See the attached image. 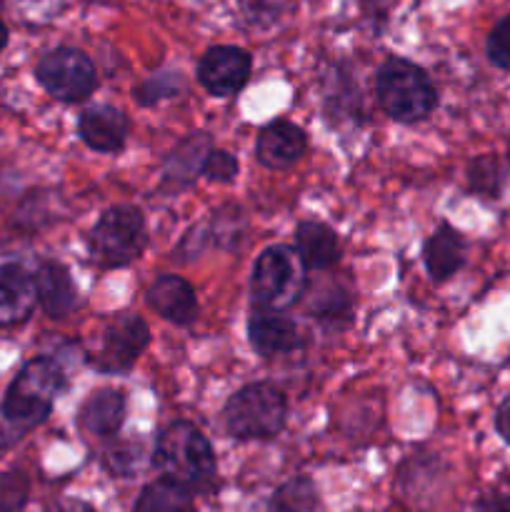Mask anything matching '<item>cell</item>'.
Segmentation results:
<instances>
[{
    "label": "cell",
    "mask_w": 510,
    "mask_h": 512,
    "mask_svg": "<svg viewBox=\"0 0 510 512\" xmlns=\"http://www.w3.org/2000/svg\"><path fill=\"white\" fill-rule=\"evenodd\" d=\"M65 388V373L55 358H33L20 368L0 405V448H10L25 433L45 423L55 398Z\"/></svg>",
    "instance_id": "1"
},
{
    "label": "cell",
    "mask_w": 510,
    "mask_h": 512,
    "mask_svg": "<svg viewBox=\"0 0 510 512\" xmlns=\"http://www.w3.org/2000/svg\"><path fill=\"white\" fill-rule=\"evenodd\" d=\"M153 465L163 478L188 490L205 488L215 478V455L208 438L190 423H170L160 430Z\"/></svg>",
    "instance_id": "2"
},
{
    "label": "cell",
    "mask_w": 510,
    "mask_h": 512,
    "mask_svg": "<svg viewBox=\"0 0 510 512\" xmlns=\"http://www.w3.org/2000/svg\"><path fill=\"white\" fill-rule=\"evenodd\" d=\"M375 95L380 108L395 123H420L438 105L433 80L420 65L405 58L385 60L375 75Z\"/></svg>",
    "instance_id": "3"
},
{
    "label": "cell",
    "mask_w": 510,
    "mask_h": 512,
    "mask_svg": "<svg viewBox=\"0 0 510 512\" xmlns=\"http://www.w3.org/2000/svg\"><path fill=\"white\" fill-rule=\"evenodd\" d=\"M288 418V400L273 383H250L230 395L223 410V423L238 440H270L283 430Z\"/></svg>",
    "instance_id": "4"
},
{
    "label": "cell",
    "mask_w": 510,
    "mask_h": 512,
    "mask_svg": "<svg viewBox=\"0 0 510 512\" xmlns=\"http://www.w3.org/2000/svg\"><path fill=\"white\" fill-rule=\"evenodd\" d=\"M305 288V265L298 250L288 245H270L258 255L253 265V290L255 308L288 310L303 295Z\"/></svg>",
    "instance_id": "5"
},
{
    "label": "cell",
    "mask_w": 510,
    "mask_h": 512,
    "mask_svg": "<svg viewBox=\"0 0 510 512\" xmlns=\"http://www.w3.org/2000/svg\"><path fill=\"white\" fill-rule=\"evenodd\" d=\"M90 255L103 268H123L140 258L148 245L145 218L135 205H115L98 218L90 230Z\"/></svg>",
    "instance_id": "6"
},
{
    "label": "cell",
    "mask_w": 510,
    "mask_h": 512,
    "mask_svg": "<svg viewBox=\"0 0 510 512\" xmlns=\"http://www.w3.org/2000/svg\"><path fill=\"white\" fill-rule=\"evenodd\" d=\"M35 78L40 88L60 103H80L93 95L98 85L93 60L78 48H55L45 53L35 65Z\"/></svg>",
    "instance_id": "7"
},
{
    "label": "cell",
    "mask_w": 510,
    "mask_h": 512,
    "mask_svg": "<svg viewBox=\"0 0 510 512\" xmlns=\"http://www.w3.org/2000/svg\"><path fill=\"white\" fill-rule=\"evenodd\" d=\"M150 343V328L140 315L123 313L115 315L113 323L105 328L103 343H100L98 355L93 365L100 373H128L135 360L143 355Z\"/></svg>",
    "instance_id": "8"
},
{
    "label": "cell",
    "mask_w": 510,
    "mask_h": 512,
    "mask_svg": "<svg viewBox=\"0 0 510 512\" xmlns=\"http://www.w3.org/2000/svg\"><path fill=\"white\" fill-rule=\"evenodd\" d=\"M250 68H253V60L248 50L238 45H213L200 55L198 80L215 98H230L245 88Z\"/></svg>",
    "instance_id": "9"
},
{
    "label": "cell",
    "mask_w": 510,
    "mask_h": 512,
    "mask_svg": "<svg viewBox=\"0 0 510 512\" xmlns=\"http://www.w3.org/2000/svg\"><path fill=\"white\" fill-rule=\"evenodd\" d=\"M248 338L255 353L273 358V355L293 353L298 348L300 330L295 320L285 315V310L253 308L248 318Z\"/></svg>",
    "instance_id": "10"
},
{
    "label": "cell",
    "mask_w": 510,
    "mask_h": 512,
    "mask_svg": "<svg viewBox=\"0 0 510 512\" xmlns=\"http://www.w3.org/2000/svg\"><path fill=\"white\" fill-rule=\"evenodd\" d=\"M78 133L95 153H118L128 140L130 120L123 110L113 105H93L80 113Z\"/></svg>",
    "instance_id": "11"
},
{
    "label": "cell",
    "mask_w": 510,
    "mask_h": 512,
    "mask_svg": "<svg viewBox=\"0 0 510 512\" xmlns=\"http://www.w3.org/2000/svg\"><path fill=\"white\" fill-rule=\"evenodd\" d=\"M305 148H308V135L303 128L288 123V120H275L260 130L258 143H255V158L265 168L285 170L303 158Z\"/></svg>",
    "instance_id": "12"
},
{
    "label": "cell",
    "mask_w": 510,
    "mask_h": 512,
    "mask_svg": "<svg viewBox=\"0 0 510 512\" xmlns=\"http://www.w3.org/2000/svg\"><path fill=\"white\" fill-rule=\"evenodd\" d=\"M145 303L173 325H190L198 318V298L193 285L180 275H160L145 293Z\"/></svg>",
    "instance_id": "13"
},
{
    "label": "cell",
    "mask_w": 510,
    "mask_h": 512,
    "mask_svg": "<svg viewBox=\"0 0 510 512\" xmlns=\"http://www.w3.org/2000/svg\"><path fill=\"white\" fill-rule=\"evenodd\" d=\"M213 150V140L208 133H190L188 138L180 140L173 150H170L168 160L163 168V183L160 188L168 193H178V190L190 188L203 173V165L208 153Z\"/></svg>",
    "instance_id": "14"
},
{
    "label": "cell",
    "mask_w": 510,
    "mask_h": 512,
    "mask_svg": "<svg viewBox=\"0 0 510 512\" xmlns=\"http://www.w3.org/2000/svg\"><path fill=\"white\" fill-rule=\"evenodd\" d=\"M38 305L35 278L18 263L0 265V328H10L30 318Z\"/></svg>",
    "instance_id": "15"
},
{
    "label": "cell",
    "mask_w": 510,
    "mask_h": 512,
    "mask_svg": "<svg viewBox=\"0 0 510 512\" xmlns=\"http://www.w3.org/2000/svg\"><path fill=\"white\" fill-rule=\"evenodd\" d=\"M35 293L38 305L50 318H65L78 305V288L73 283V275L58 260H45L35 270Z\"/></svg>",
    "instance_id": "16"
},
{
    "label": "cell",
    "mask_w": 510,
    "mask_h": 512,
    "mask_svg": "<svg viewBox=\"0 0 510 512\" xmlns=\"http://www.w3.org/2000/svg\"><path fill=\"white\" fill-rule=\"evenodd\" d=\"M423 263L435 283H445L453 278L465 263V240L453 225L440 223L438 230L425 240Z\"/></svg>",
    "instance_id": "17"
},
{
    "label": "cell",
    "mask_w": 510,
    "mask_h": 512,
    "mask_svg": "<svg viewBox=\"0 0 510 512\" xmlns=\"http://www.w3.org/2000/svg\"><path fill=\"white\" fill-rule=\"evenodd\" d=\"M125 420V395L113 388H100L88 395L80 408V428L95 438H113Z\"/></svg>",
    "instance_id": "18"
},
{
    "label": "cell",
    "mask_w": 510,
    "mask_h": 512,
    "mask_svg": "<svg viewBox=\"0 0 510 512\" xmlns=\"http://www.w3.org/2000/svg\"><path fill=\"white\" fill-rule=\"evenodd\" d=\"M295 250L310 270H328L340 260L338 235L318 220H303L295 228Z\"/></svg>",
    "instance_id": "19"
},
{
    "label": "cell",
    "mask_w": 510,
    "mask_h": 512,
    "mask_svg": "<svg viewBox=\"0 0 510 512\" xmlns=\"http://www.w3.org/2000/svg\"><path fill=\"white\" fill-rule=\"evenodd\" d=\"M133 512H193V490L160 478L145 485Z\"/></svg>",
    "instance_id": "20"
},
{
    "label": "cell",
    "mask_w": 510,
    "mask_h": 512,
    "mask_svg": "<svg viewBox=\"0 0 510 512\" xmlns=\"http://www.w3.org/2000/svg\"><path fill=\"white\" fill-rule=\"evenodd\" d=\"M318 505V490L310 478H293L275 490L270 512H310Z\"/></svg>",
    "instance_id": "21"
},
{
    "label": "cell",
    "mask_w": 510,
    "mask_h": 512,
    "mask_svg": "<svg viewBox=\"0 0 510 512\" xmlns=\"http://www.w3.org/2000/svg\"><path fill=\"white\" fill-rule=\"evenodd\" d=\"M238 8L250 25L268 28L290 8V0H238Z\"/></svg>",
    "instance_id": "22"
},
{
    "label": "cell",
    "mask_w": 510,
    "mask_h": 512,
    "mask_svg": "<svg viewBox=\"0 0 510 512\" xmlns=\"http://www.w3.org/2000/svg\"><path fill=\"white\" fill-rule=\"evenodd\" d=\"M140 458H143L140 445H115V448H110L105 453V468H108V473L118 475V478H130V475H135L140 470Z\"/></svg>",
    "instance_id": "23"
},
{
    "label": "cell",
    "mask_w": 510,
    "mask_h": 512,
    "mask_svg": "<svg viewBox=\"0 0 510 512\" xmlns=\"http://www.w3.org/2000/svg\"><path fill=\"white\" fill-rule=\"evenodd\" d=\"M488 60L500 70H510V15L500 18L488 35Z\"/></svg>",
    "instance_id": "24"
},
{
    "label": "cell",
    "mask_w": 510,
    "mask_h": 512,
    "mask_svg": "<svg viewBox=\"0 0 510 512\" xmlns=\"http://www.w3.org/2000/svg\"><path fill=\"white\" fill-rule=\"evenodd\" d=\"M203 175L213 183H233L235 175H238V160L235 155H230L228 150L213 148L205 158Z\"/></svg>",
    "instance_id": "25"
},
{
    "label": "cell",
    "mask_w": 510,
    "mask_h": 512,
    "mask_svg": "<svg viewBox=\"0 0 510 512\" xmlns=\"http://www.w3.org/2000/svg\"><path fill=\"white\" fill-rule=\"evenodd\" d=\"M470 185L480 193L495 195L500 188V173L498 163L493 158H478L470 165Z\"/></svg>",
    "instance_id": "26"
},
{
    "label": "cell",
    "mask_w": 510,
    "mask_h": 512,
    "mask_svg": "<svg viewBox=\"0 0 510 512\" xmlns=\"http://www.w3.org/2000/svg\"><path fill=\"white\" fill-rule=\"evenodd\" d=\"M495 430L510 445V398H505L495 410Z\"/></svg>",
    "instance_id": "27"
},
{
    "label": "cell",
    "mask_w": 510,
    "mask_h": 512,
    "mask_svg": "<svg viewBox=\"0 0 510 512\" xmlns=\"http://www.w3.org/2000/svg\"><path fill=\"white\" fill-rule=\"evenodd\" d=\"M480 512H510V493L508 495H490L480 503Z\"/></svg>",
    "instance_id": "28"
},
{
    "label": "cell",
    "mask_w": 510,
    "mask_h": 512,
    "mask_svg": "<svg viewBox=\"0 0 510 512\" xmlns=\"http://www.w3.org/2000/svg\"><path fill=\"white\" fill-rule=\"evenodd\" d=\"M45 512H95L90 505L80 503V500H60V503L50 505Z\"/></svg>",
    "instance_id": "29"
},
{
    "label": "cell",
    "mask_w": 510,
    "mask_h": 512,
    "mask_svg": "<svg viewBox=\"0 0 510 512\" xmlns=\"http://www.w3.org/2000/svg\"><path fill=\"white\" fill-rule=\"evenodd\" d=\"M5 45H8V25H5L3 18H0V53L5 50Z\"/></svg>",
    "instance_id": "30"
},
{
    "label": "cell",
    "mask_w": 510,
    "mask_h": 512,
    "mask_svg": "<svg viewBox=\"0 0 510 512\" xmlns=\"http://www.w3.org/2000/svg\"><path fill=\"white\" fill-rule=\"evenodd\" d=\"M88 3H113V0H88Z\"/></svg>",
    "instance_id": "31"
},
{
    "label": "cell",
    "mask_w": 510,
    "mask_h": 512,
    "mask_svg": "<svg viewBox=\"0 0 510 512\" xmlns=\"http://www.w3.org/2000/svg\"><path fill=\"white\" fill-rule=\"evenodd\" d=\"M10 508H8V505H3V503H0V512H8Z\"/></svg>",
    "instance_id": "32"
}]
</instances>
